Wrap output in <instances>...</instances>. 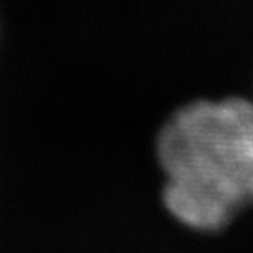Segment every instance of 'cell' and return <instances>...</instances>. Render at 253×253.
<instances>
[{"label": "cell", "mask_w": 253, "mask_h": 253, "mask_svg": "<svg viewBox=\"0 0 253 253\" xmlns=\"http://www.w3.org/2000/svg\"><path fill=\"white\" fill-rule=\"evenodd\" d=\"M167 176L163 201L197 231H217L253 205V103L242 98L193 101L158 135Z\"/></svg>", "instance_id": "obj_1"}]
</instances>
